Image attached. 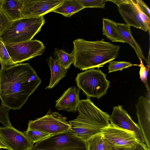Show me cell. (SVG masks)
I'll use <instances>...</instances> for the list:
<instances>
[{
  "label": "cell",
  "instance_id": "cell-1",
  "mask_svg": "<svg viewBox=\"0 0 150 150\" xmlns=\"http://www.w3.org/2000/svg\"><path fill=\"white\" fill-rule=\"evenodd\" d=\"M41 80L28 63L0 69V99L10 109H20L37 89Z\"/></svg>",
  "mask_w": 150,
  "mask_h": 150
},
{
  "label": "cell",
  "instance_id": "cell-2",
  "mask_svg": "<svg viewBox=\"0 0 150 150\" xmlns=\"http://www.w3.org/2000/svg\"><path fill=\"white\" fill-rule=\"evenodd\" d=\"M74 66L82 70L103 67L117 57L120 46L103 40L88 41L80 38L73 42Z\"/></svg>",
  "mask_w": 150,
  "mask_h": 150
},
{
  "label": "cell",
  "instance_id": "cell-3",
  "mask_svg": "<svg viewBox=\"0 0 150 150\" xmlns=\"http://www.w3.org/2000/svg\"><path fill=\"white\" fill-rule=\"evenodd\" d=\"M77 117L69 121L71 130L86 141L110 124L109 115L96 106L88 98L80 100Z\"/></svg>",
  "mask_w": 150,
  "mask_h": 150
},
{
  "label": "cell",
  "instance_id": "cell-4",
  "mask_svg": "<svg viewBox=\"0 0 150 150\" xmlns=\"http://www.w3.org/2000/svg\"><path fill=\"white\" fill-rule=\"evenodd\" d=\"M45 22L44 16L21 18L12 21L0 36L4 43L15 44L31 40Z\"/></svg>",
  "mask_w": 150,
  "mask_h": 150
},
{
  "label": "cell",
  "instance_id": "cell-5",
  "mask_svg": "<svg viewBox=\"0 0 150 150\" xmlns=\"http://www.w3.org/2000/svg\"><path fill=\"white\" fill-rule=\"evenodd\" d=\"M32 150H89L86 140L71 129L52 135L34 145Z\"/></svg>",
  "mask_w": 150,
  "mask_h": 150
},
{
  "label": "cell",
  "instance_id": "cell-6",
  "mask_svg": "<svg viewBox=\"0 0 150 150\" xmlns=\"http://www.w3.org/2000/svg\"><path fill=\"white\" fill-rule=\"evenodd\" d=\"M75 81L79 88L88 97L98 99L106 94L110 84L101 70L94 69L78 73Z\"/></svg>",
  "mask_w": 150,
  "mask_h": 150
},
{
  "label": "cell",
  "instance_id": "cell-7",
  "mask_svg": "<svg viewBox=\"0 0 150 150\" xmlns=\"http://www.w3.org/2000/svg\"><path fill=\"white\" fill-rule=\"evenodd\" d=\"M66 120V117L50 109L43 117L30 120L27 129L37 130L51 135L57 134L71 129Z\"/></svg>",
  "mask_w": 150,
  "mask_h": 150
},
{
  "label": "cell",
  "instance_id": "cell-8",
  "mask_svg": "<svg viewBox=\"0 0 150 150\" xmlns=\"http://www.w3.org/2000/svg\"><path fill=\"white\" fill-rule=\"evenodd\" d=\"M101 133L113 150H134L139 142L133 132L110 123Z\"/></svg>",
  "mask_w": 150,
  "mask_h": 150
},
{
  "label": "cell",
  "instance_id": "cell-9",
  "mask_svg": "<svg viewBox=\"0 0 150 150\" xmlns=\"http://www.w3.org/2000/svg\"><path fill=\"white\" fill-rule=\"evenodd\" d=\"M13 62L16 64L42 54L45 49L40 41L35 40L15 43H4Z\"/></svg>",
  "mask_w": 150,
  "mask_h": 150
},
{
  "label": "cell",
  "instance_id": "cell-10",
  "mask_svg": "<svg viewBox=\"0 0 150 150\" xmlns=\"http://www.w3.org/2000/svg\"><path fill=\"white\" fill-rule=\"evenodd\" d=\"M0 139L8 150H32L34 144L14 127H0Z\"/></svg>",
  "mask_w": 150,
  "mask_h": 150
},
{
  "label": "cell",
  "instance_id": "cell-11",
  "mask_svg": "<svg viewBox=\"0 0 150 150\" xmlns=\"http://www.w3.org/2000/svg\"><path fill=\"white\" fill-rule=\"evenodd\" d=\"M63 0H23L21 18L37 17L52 12Z\"/></svg>",
  "mask_w": 150,
  "mask_h": 150
},
{
  "label": "cell",
  "instance_id": "cell-12",
  "mask_svg": "<svg viewBox=\"0 0 150 150\" xmlns=\"http://www.w3.org/2000/svg\"><path fill=\"white\" fill-rule=\"evenodd\" d=\"M108 119L110 123L133 132L139 142L144 143V136L140 128L123 109L122 106L118 105L113 107L112 114L109 115Z\"/></svg>",
  "mask_w": 150,
  "mask_h": 150
},
{
  "label": "cell",
  "instance_id": "cell-13",
  "mask_svg": "<svg viewBox=\"0 0 150 150\" xmlns=\"http://www.w3.org/2000/svg\"><path fill=\"white\" fill-rule=\"evenodd\" d=\"M138 125L143 134L144 143L150 150V101L143 96H140L136 104Z\"/></svg>",
  "mask_w": 150,
  "mask_h": 150
},
{
  "label": "cell",
  "instance_id": "cell-14",
  "mask_svg": "<svg viewBox=\"0 0 150 150\" xmlns=\"http://www.w3.org/2000/svg\"><path fill=\"white\" fill-rule=\"evenodd\" d=\"M119 13L127 24L150 33L149 30L141 18L136 5L132 0L118 6Z\"/></svg>",
  "mask_w": 150,
  "mask_h": 150
},
{
  "label": "cell",
  "instance_id": "cell-15",
  "mask_svg": "<svg viewBox=\"0 0 150 150\" xmlns=\"http://www.w3.org/2000/svg\"><path fill=\"white\" fill-rule=\"evenodd\" d=\"M80 89L75 86L68 88L56 101L55 107L58 110H65L75 112L80 100L79 98Z\"/></svg>",
  "mask_w": 150,
  "mask_h": 150
},
{
  "label": "cell",
  "instance_id": "cell-16",
  "mask_svg": "<svg viewBox=\"0 0 150 150\" xmlns=\"http://www.w3.org/2000/svg\"><path fill=\"white\" fill-rule=\"evenodd\" d=\"M116 28L122 39L129 44L134 49L139 58L147 60L144 56L140 47L133 37L131 31L130 26L127 24L115 22Z\"/></svg>",
  "mask_w": 150,
  "mask_h": 150
},
{
  "label": "cell",
  "instance_id": "cell-17",
  "mask_svg": "<svg viewBox=\"0 0 150 150\" xmlns=\"http://www.w3.org/2000/svg\"><path fill=\"white\" fill-rule=\"evenodd\" d=\"M23 0H1L0 9L12 21L21 18Z\"/></svg>",
  "mask_w": 150,
  "mask_h": 150
},
{
  "label": "cell",
  "instance_id": "cell-18",
  "mask_svg": "<svg viewBox=\"0 0 150 150\" xmlns=\"http://www.w3.org/2000/svg\"><path fill=\"white\" fill-rule=\"evenodd\" d=\"M51 71L49 85L45 89H51L57 85L60 80L67 75V70L61 65L54 59L50 56L47 59Z\"/></svg>",
  "mask_w": 150,
  "mask_h": 150
},
{
  "label": "cell",
  "instance_id": "cell-19",
  "mask_svg": "<svg viewBox=\"0 0 150 150\" xmlns=\"http://www.w3.org/2000/svg\"><path fill=\"white\" fill-rule=\"evenodd\" d=\"M84 8L78 0H63L60 5L52 12L70 17L74 14Z\"/></svg>",
  "mask_w": 150,
  "mask_h": 150
},
{
  "label": "cell",
  "instance_id": "cell-20",
  "mask_svg": "<svg viewBox=\"0 0 150 150\" xmlns=\"http://www.w3.org/2000/svg\"><path fill=\"white\" fill-rule=\"evenodd\" d=\"M115 22L107 18H103V35L112 42L125 43L117 32Z\"/></svg>",
  "mask_w": 150,
  "mask_h": 150
},
{
  "label": "cell",
  "instance_id": "cell-21",
  "mask_svg": "<svg viewBox=\"0 0 150 150\" xmlns=\"http://www.w3.org/2000/svg\"><path fill=\"white\" fill-rule=\"evenodd\" d=\"M54 54V59L61 65L67 69L74 62L75 55L73 50L69 54L62 50L55 48Z\"/></svg>",
  "mask_w": 150,
  "mask_h": 150
},
{
  "label": "cell",
  "instance_id": "cell-22",
  "mask_svg": "<svg viewBox=\"0 0 150 150\" xmlns=\"http://www.w3.org/2000/svg\"><path fill=\"white\" fill-rule=\"evenodd\" d=\"M86 142L89 150H106L110 146L101 133L93 136Z\"/></svg>",
  "mask_w": 150,
  "mask_h": 150
},
{
  "label": "cell",
  "instance_id": "cell-23",
  "mask_svg": "<svg viewBox=\"0 0 150 150\" xmlns=\"http://www.w3.org/2000/svg\"><path fill=\"white\" fill-rule=\"evenodd\" d=\"M0 64L1 68H6L16 64L12 60L4 43L0 39Z\"/></svg>",
  "mask_w": 150,
  "mask_h": 150
},
{
  "label": "cell",
  "instance_id": "cell-24",
  "mask_svg": "<svg viewBox=\"0 0 150 150\" xmlns=\"http://www.w3.org/2000/svg\"><path fill=\"white\" fill-rule=\"evenodd\" d=\"M28 138L34 144L38 142L51 135L45 132L35 129H27L23 132Z\"/></svg>",
  "mask_w": 150,
  "mask_h": 150
},
{
  "label": "cell",
  "instance_id": "cell-25",
  "mask_svg": "<svg viewBox=\"0 0 150 150\" xmlns=\"http://www.w3.org/2000/svg\"><path fill=\"white\" fill-rule=\"evenodd\" d=\"M108 66V73L122 70L124 68H127L133 66H137L136 64H132L131 63L125 61H115L112 60L109 62Z\"/></svg>",
  "mask_w": 150,
  "mask_h": 150
},
{
  "label": "cell",
  "instance_id": "cell-26",
  "mask_svg": "<svg viewBox=\"0 0 150 150\" xmlns=\"http://www.w3.org/2000/svg\"><path fill=\"white\" fill-rule=\"evenodd\" d=\"M83 7L86 8H104L106 0H78Z\"/></svg>",
  "mask_w": 150,
  "mask_h": 150
},
{
  "label": "cell",
  "instance_id": "cell-27",
  "mask_svg": "<svg viewBox=\"0 0 150 150\" xmlns=\"http://www.w3.org/2000/svg\"><path fill=\"white\" fill-rule=\"evenodd\" d=\"M9 110L1 103L0 106V122L5 127H13L9 120Z\"/></svg>",
  "mask_w": 150,
  "mask_h": 150
},
{
  "label": "cell",
  "instance_id": "cell-28",
  "mask_svg": "<svg viewBox=\"0 0 150 150\" xmlns=\"http://www.w3.org/2000/svg\"><path fill=\"white\" fill-rule=\"evenodd\" d=\"M139 59L140 63L139 64H137V66L140 67L139 71L140 78L141 81L144 83L148 91H149L147 80V76L150 67L147 66H145L143 63L142 59L140 58Z\"/></svg>",
  "mask_w": 150,
  "mask_h": 150
},
{
  "label": "cell",
  "instance_id": "cell-29",
  "mask_svg": "<svg viewBox=\"0 0 150 150\" xmlns=\"http://www.w3.org/2000/svg\"><path fill=\"white\" fill-rule=\"evenodd\" d=\"M11 21L0 9V36L9 25Z\"/></svg>",
  "mask_w": 150,
  "mask_h": 150
},
{
  "label": "cell",
  "instance_id": "cell-30",
  "mask_svg": "<svg viewBox=\"0 0 150 150\" xmlns=\"http://www.w3.org/2000/svg\"><path fill=\"white\" fill-rule=\"evenodd\" d=\"M136 6L150 18V10L147 5L142 0H132Z\"/></svg>",
  "mask_w": 150,
  "mask_h": 150
},
{
  "label": "cell",
  "instance_id": "cell-31",
  "mask_svg": "<svg viewBox=\"0 0 150 150\" xmlns=\"http://www.w3.org/2000/svg\"><path fill=\"white\" fill-rule=\"evenodd\" d=\"M137 7L139 10L141 18L147 25L149 29L150 30V18H149L146 15L143 13Z\"/></svg>",
  "mask_w": 150,
  "mask_h": 150
},
{
  "label": "cell",
  "instance_id": "cell-32",
  "mask_svg": "<svg viewBox=\"0 0 150 150\" xmlns=\"http://www.w3.org/2000/svg\"><path fill=\"white\" fill-rule=\"evenodd\" d=\"M134 150H150L144 143L139 142Z\"/></svg>",
  "mask_w": 150,
  "mask_h": 150
},
{
  "label": "cell",
  "instance_id": "cell-33",
  "mask_svg": "<svg viewBox=\"0 0 150 150\" xmlns=\"http://www.w3.org/2000/svg\"><path fill=\"white\" fill-rule=\"evenodd\" d=\"M129 1V0H107V1H109L112 2L118 6L121 4L128 2Z\"/></svg>",
  "mask_w": 150,
  "mask_h": 150
},
{
  "label": "cell",
  "instance_id": "cell-34",
  "mask_svg": "<svg viewBox=\"0 0 150 150\" xmlns=\"http://www.w3.org/2000/svg\"><path fill=\"white\" fill-rule=\"evenodd\" d=\"M2 148L8 149V148L4 142L0 139V149Z\"/></svg>",
  "mask_w": 150,
  "mask_h": 150
},
{
  "label": "cell",
  "instance_id": "cell-35",
  "mask_svg": "<svg viewBox=\"0 0 150 150\" xmlns=\"http://www.w3.org/2000/svg\"><path fill=\"white\" fill-rule=\"evenodd\" d=\"M106 150H113V149L112 148L111 146L110 147H109Z\"/></svg>",
  "mask_w": 150,
  "mask_h": 150
},
{
  "label": "cell",
  "instance_id": "cell-36",
  "mask_svg": "<svg viewBox=\"0 0 150 150\" xmlns=\"http://www.w3.org/2000/svg\"><path fill=\"white\" fill-rule=\"evenodd\" d=\"M1 0H0V3L1 2Z\"/></svg>",
  "mask_w": 150,
  "mask_h": 150
}]
</instances>
